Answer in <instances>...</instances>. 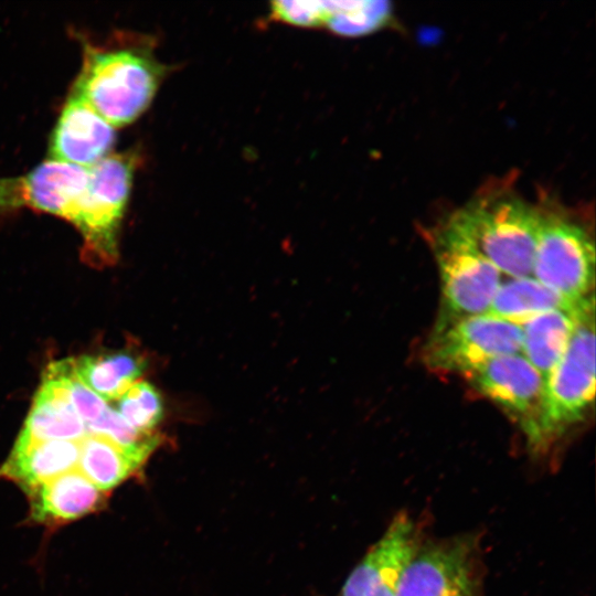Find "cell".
<instances>
[{
  "instance_id": "ac0fdd59",
  "label": "cell",
  "mask_w": 596,
  "mask_h": 596,
  "mask_svg": "<svg viewBox=\"0 0 596 596\" xmlns=\"http://www.w3.org/2000/svg\"><path fill=\"white\" fill-rule=\"evenodd\" d=\"M72 362L78 380L105 402L117 400L145 370L143 360L126 350L81 355Z\"/></svg>"
},
{
  "instance_id": "4fadbf2b",
  "label": "cell",
  "mask_w": 596,
  "mask_h": 596,
  "mask_svg": "<svg viewBox=\"0 0 596 596\" xmlns=\"http://www.w3.org/2000/svg\"><path fill=\"white\" fill-rule=\"evenodd\" d=\"M85 435V424L73 407L62 380L47 366L17 439L79 440Z\"/></svg>"
},
{
  "instance_id": "cb8c5ba5",
  "label": "cell",
  "mask_w": 596,
  "mask_h": 596,
  "mask_svg": "<svg viewBox=\"0 0 596 596\" xmlns=\"http://www.w3.org/2000/svg\"><path fill=\"white\" fill-rule=\"evenodd\" d=\"M23 205L21 178H0V212Z\"/></svg>"
},
{
  "instance_id": "9c48e42d",
  "label": "cell",
  "mask_w": 596,
  "mask_h": 596,
  "mask_svg": "<svg viewBox=\"0 0 596 596\" xmlns=\"http://www.w3.org/2000/svg\"><path fill=\"white\" fill-rule=\"evenodd\" d=\"M396 596H477L472 544L453 539L421 546L401 578Z\"/></svg>"
},
{
  "instance_id": "2e32d148",
  "label": "cell",
  "mask_w": 596,
  "mask_h": 596,
  "mask_svg": "<svg viewBox=\"0 0 596 596\" xmlns=\"http://www.w3.org/2000/svg\"><path fill=\"white\" fill-rule=\"evenodd\" d=\"M593 300L594 296L577 311L554 309L542 312L521 326V352L544 383L566 350L578 313Z\"/></svg>"
},
{
  "instance_id": "52a82bcc",
  "label": "cell",
  "mask_w": 596,
  "mask_h": 596,
  "mask_svg": "<svg viewBox=\"0 0 596 596\" xmlns=\"http://www.w3.org/2000/svg\"><path fill=\"white\" fill-rule=\"evenodd\" d=\"M532 277L571 302L590 295L595 277V246L578 223L542 213Z\"/></svg>"
},
{
  "instance_id": "7a4b0ae2",
  "label": "cell",
  "mask_w": 596,
  "mask_h": 596,
  "mask_svg": "<svg viewBox=\"0 0 596 596\" xmlns=\"http://www.w3.org/2000/svg\"><path fill=\"white\" fill-rule=\"evenodd\" d=\"M542 213L510 192L477 196L447 221L502 274L532 276Z\"/></svg>"
},
{
  "instance_id": "5bb4252c",
  "label": "cell",
  "mask_w": 596,
  "mask_h": 596,
  "mask_svg": "<svg viewBox=\"0 0 596 596\" xmlns=\"http://www.w3.org/2000/svg\"><path fill=\"white\" fill-rule=\"evenodd\" d=\"M78 453V440L17 439L7 460L0 466V478L15 483L28 493L40 485L76 469Z\"/></svg>"
},
{
  "instance_id": "9a60e30c",
  "label": "cell",
  "mask_w": 596,
  "mask_h": 596,
  "mask_svg": "<svg viewBox=\"0 0 596 596\" xmlns=\"http://www.w3.org/2000/svg\"><path fill=\"white\" fill-rule=\"evenodd\" d=\"M78 446L77 470L106 493L136 476L151 455L126 449L95 434H86Z\"/></svg>"
},
{
  "instance_id": "8fae6325",
  "label": "cell",
  "mask_w": 596,
  "mask_h": 596,
  "mask_svg": "<svg viewBox=\"0 0 596 596\" xmlns=\"http://www.w3.org/2000/svg\"><path fill=\"white\" fill-rule=\"evenodd\" d=\"M115 129L87 103L70 93L50 137V159L92 167L110 155L116 142Z\"/></svg>"
},
{
  "instance_id": "6da1fadb",
  "label": "cell",
  "mask_w": 596,
  "mask_h": 596,
  "mask_svg": "<svg viewBox=\"0 0 596 596\" xmlns=\"http://www.w3.org/2000/svg\"><path fill=\"white\" fill-rule=\"evenodd\" d=\"M82 67L71 94L87 103L113 127L135 121L151 104L164 75L146 42L130 35L92 43L81 39Z\"/></svg>"
},
{
  "instance_id": "5b68a950",
  "label": "cell",
  "mask_w": 596,
  "mask_h": 596,
  "mask_svg": "<svg viewBox=\"0 0 596 596\" xmlns=\"http://www.w3.org/2000/svg\"><path fill=\"white\" fill-rule=\"evenodd\" d=\"M443 310L438 320L486 313L501 273L447 220L432 233Z\"/></svg>"
},
{
  "instance_id": "7c38bea8",
  "label": "cell",
  "mask_w": 596,
  "mask_h": 596,
  "mask_svg": "<svg viewBox=\"0 0 596 596\" xmlns=\"http://www.w3.org/2000/svg\"><path fill=\"white\" fill-rule=\"evenodd\" d=\"M25 494L30 505L28 521L54 529L100 511L109 493L98 489L76 468Z\"/></svg>"
},
{
  "instance_id": "603a6c76",
  "label": "cell",
  "mask_w": 596,
  "mask_h": 596,
  "mask_svg": "<svg viewBox=\"0 0 596 596\" xmlns=\"http://www.w3.org/2000/svg\"><path fill=\"white\" fill-rule=\"evenodd\" d=\"M334 1H275L272 12L280 21L298 26L324 25Z\"/></svg>"
},
{
  "instance_id": "30bf717a",
  "label": "cell",
  "mask_w": 596,
  "mask_h": 596,
  "mask_svg": "<svg viewBox=\"0 0 596 596\" xmlns=\"http://www.w3.org/2000/svg\"><path fill=\"white\" fill-rule=\"evenodd\" d=\"M419 547L418 530L412 519L404 512L396 514L351 572L342 596H396L401 578Z\"/></svg>"
},
{
  "instance_id": "ffe728a7",
  "label": "cell",
  "mask_w": 596,
  "mask_h": 596,
  "mask_svg": "<svg viewBox=\"0 0 596 596\" xmlns=\"http://www.w3.org/2000/svg\"><path fill=\"white\" fill-rule=\"evenodd\" d=\"M113 408L137 432L152 435L163 417V402L153 385L137 381L114 401Z\"/></svg>"
},
{
  "instance_id": "e0dca14e",
  "label": "cell",
  "mask_w": 596,
  "mask_h": 596,
  "mask_svg": "<svg viewBox=\"0 0 596 596\" xmlns=\"http://www.w3.org/2000/svg\"><path fill=\"white\" fill-rule=\"evenodd\" d=\"M593 296L590 295L579 302H571L532 276L512 278L500 285L486 313L522 326L545 311L554 309L577 311Z\"/></svg>"
},
{
  "instance_id": "8992f818",
  "label": "cell",
  "mask_w": 596,
  "mask_h": 596,
  "mask_svg": "<svg viewBox=\"0 0 596 596\" xmlns=\"http://www.w3.org/2000/svg\"><path fill=\"white\" fill-rule=\"evenodd\" d=\"M521 348V326L482 313L438 320L423 360L430 369L465 375L492 359L520 353Z\"/></svg>"
},
{
  "instance_id": "d6986e66",
  "label": "cell",
  "mask_w": 596,
  "mask_h": 596,
  "mask_svg": "<svg viewBox=\"0 0 596 596\" xmlns=\"http://www.w3.org/2000/svg\"><path fill=\"white\" fill-rule=\"evenodd\" d=\"M391 2L382 0L334 1L331 15L326 22L332 32L345 36L372 33L389 23Z\"/></svg>"
},
{
  "instance_id": "7402d4cb",
  "label": "cell",
  "mask_w": 596,
  "mask_h": 596,
  "mask_svg": "<svg viewBox=\"0 0 596 596\" xmlns=\"http://www.w3.org/2000/svg\"><path fill=\"white\" fill-rule=\"evenodd\" d=\"M62 380L68 398L85 427L96 421L108 404L86 385L74 373L72 359L52 362L47 365Z\"/></svg>"
},
{
  "instance_id": "3957f363",
  "label": "cell",
  "mask_w": 596,
  "mask_h": 596,
  "mask_svg": "<svg viewBox=\"0 0 596 596\" xmlns=\"http://www.w3.org/2000/svg\"><path fill=\"white\" fill-rule=\"evenodd\" d=\"M139 157L136 151L110 153L92 167L64 220L83 237V255L110 264L118 255V233Z\"/></svg>"
},
{
  "instance_id": "277c9868",
  "label": "cell",
  "mask_w": 596,
  "mask_h": 596,
  "mask_svg": "<svg viewBox=\"0 0 596 596\" xmlns=\"http://www.w3.org/2000/svg\"><path fill=\"white\" fill-rule=\"evenodd\" d=\"M594 301L577 316L565 352L551 372L544 392V430L547 448L581 422L595 395Z\"/></svg>"
},
{
  "instance_id": "ba28073f",
  "label": "cell",
  "mask_w": 596,
  "mask_h": 596,
  "mask_svg": "<svg viewBox=\"0 0 596 596\" xmlns=\"http://www.w3.org/2000/svg\"><path fill=\"white\" fill-rule=\"evenodd\" d=\"M465 375L479 393L499 405L518 424L534 451L547 449L545 383L522 354L492 359Z\"/></svg>"
},
{
  "instance_id": "44dd1931",
  "label": "cell",
  "mask_w": 596,
  "mask_h": 596,
  "mask_svg": "<svg viewBox=\"0 0 596 596\" xmlns=\"http://www.w3.org/2000/svg\"><path fill=\"white\" fill-rule=\"evenodd\" d=\"M86 434L100 435L120 447L130 450L152 454L159 444V438L134 429L114 408L107 406L103 414L86 426Z\"/></svg>"
}]
</instances>
